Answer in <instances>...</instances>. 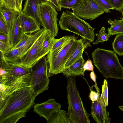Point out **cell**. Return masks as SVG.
<instances>
[{
  "label": "cell",
  "instance_id": "6da1fadb",
  "mask_svg": "<svg viewBox=\"0 0 123 123\" xmlns=\"http://www.w3.org/2000/svg\"><path fill=\"white\" fill-rule=\"evenodd\" d=\"M31 80L0 87V123H15L25 117L35 104L36 97L30 85Z\"/></svg>",
  "mask_w": 123,
  "mask_h": 123
},
{
  "label": "cell",
  "instance_id": "7a4b0ae2",
  "mask_svg": "<svg viewBox=\"0 0 123 123\" xmlns=\"http://www.w3.org/2000/svg\"><path fill=\"white\" fill-rule=\"evenodd\" d=\"M92 55L94 65L104 77L123 79V67L113 51L97 48Z\"/></svg>",
  "mask_w": 123,
  "mask_h": 123
},
{
  "label": "cell",
  "instance_id": "3957f363",
  "mask_svg": "<svg viewBox=\"0 0 123 123\" xmlns=\"http://www.w3.org/2000/svg\"><path fill=\"white\" fill-rule=\"evenodd\" d=\"M75 77H67V116L71 123H90V114L84 107L76 86Z\"/></svg>",
  "mask_w": 123,
  "mask_h": 123
},
{
  "label": "cell",
  "instance_id": "277c9868",
  "mask_svg": "<svg viewBox=\"0 0 123 123\" xmlns=\"http://www.w3.org/2000/svg\"><path fill=\"white\" fill-rule=\"evenodd\" d=\"M59 23L60 28L62 30L77 34L90 43L94 41L95 29L73 12L68 10L63 11Z\"/></svg>",
  "mask_w": 123,
  "mask_h": 123
},
{
  "label": "cell",
  "instance_id": "5b68a950",
  "mask_svg": "<svg viewBox=\"0 0 123 123\" xmlns=\"http://www.w3.org/2000/svg\"><path fill=\"white\" fill-rule=\"evenodd\" d=\"M0 68L6 72L5 76L0 78V84L9 86L21 80L31 79V68L25 66L22 62L13 63L8 62L1 52Z\"/></svg>",
  "mask_w": 123,
  "mask_h": 123
},
{
  "label": "cell",
  "instance_id": "8992f818",
  "mask_svg": "<svg viewBox=\"0 0 123 123\" xmlns=\"http://www.w3.org/2000/svg\"><path fill=\"white\" fill-rule=\"evenodd\" d=\"M46 57L41 59L31 68L30 85L35 96L48 90L49 80Z\"/></svg>",
  "mask_w": 123,
  "mask_h": 123
},
{
  "label": "cell",
  "instance_id": "52a82bcc",
  "mask_svg": "<svg viewBox=\"0 0 123 123\" xmlns=\"http://www.w3.org/2000/svg\"><path fill=\"white\" fill-rule=\"evenodd\" d=\"M77 38L74 36H70L60 49L57 51L49 52L47 54L46 57L48 66L49 77L63 72L67 56Z\"/></svg>",
  "mask_w": 123,
  "mask_h": 123
},
{
  "label": "cell",
  "instance_id": "ba28073f",
  "mask_svg": "<svg viewBox=\"0 0 123 123\" xmlns=\"http://www.w3.org/2000/svg\"><path fill=\"white\" fill-rule=\"evenodd\" d=\"M56 11L48 1L39 4V16L42 26L46 30L50 31L54 37L57 35L59 29Z\"/></svg>",
  "mask_w": 123,
  "mask_h": 123
},
{
  "label": "cell",
  "instance_id": "9c48e42d",
  "mask_svg": "<svg viewBox=\"0 0 123 123\" xmlns=\"http://www.w3.org/2000/svg\"><path fill=\"white\" fill-rule=\"evenodd\" d=\"M46 32V31L45 30L22 59V63L25 66L31 68L41 59L48 54L42 49L43 44L45 37Z\"/></svg>",
  "mask_w": 123,
  "mask_h": 123
},
{
  "label": "cell",
  "instance_id": "30bf717a",
  "mask_svg": "<svg viewBox=\"0 0 123 123\" xmlns=\"http://www.w3.org/2000/svg\"><path fill=\"white\" fill-rule=\"evenodd\" d=\"M72 9L73 12L80 18L91 21L105 13L93 0H82L81 5Z\"/></svg>",
  "mask_w": 123,
  "mask_h": 123
},
{
  "label": "cell",
  "instance_id": "8fae6325",
  "mask_svg": "<svg viewBox=\"0 0 123 123\" xmlns=\"http://www.w3.org/2000/svg\"><path fill=\"white\" fill-rule=\"evenodd\" d=\"M61 107V105L55 99L50 98L44 102L35 105L33 111L47 121L54 112L60 109Z\"/></svg>",
  "mask_w": 123,
  "mask_h": 123
},
{
  "label": "cell",
  "instance_id": "7c38bea8",
  "mask_svg": "<svg viewBox=\"0 0 123 123\" xmlns=\"http://www.w3.org/2000/svg\"><path fill=\"white\" fill-rule=\"evenodd\" d=\"M100 96L97 100L92 102L91 114L98 123H110L111 118L109 117L106 106L101 101Z\"/></svg>",
  "mask_w": 123,
  "mask_h": 123
},
{
  "label": "cell",
  "instance_id": "4fadbf2b",
  "mask_svg": "<svg viewBox=\"0 0 123 123\" xmlns=\"http://www.w3.org/2000/svg\"><path fill=\"white\" fill-rule=\"evenodd\" d=\"M75 41V47L65 65V69L73 64L80 56L82 55L84 51L87 48L91 46L89 42L82 39L78 40L77 39Z\"/></svg>",
  "mask_w": 123,
  "mask_h": 123
},
{
  "label": "cell",
  "instance_id": "5bb4252c",
  "mask_svg": "<svg viewBox=\"0 0 123 123\" xmlns=\"http://www.w3.org/2000/svg\"><path fill=\"white\" fill-rule=\"evenodd\" d=\"M24 32L32 34L40 30L41 25L34 18L22 12L18 15Z\"/></svg>",
  "mask_w": 123,
  "mask_h": 123
},
{
  "label": "cell",
  "instance_id": "9a60e30c",
  "mask_svg": "<svg viewBox=\"0 0 123 123\" xmlns=\"http://www.w3.org/2000/svg\"><path fill=\"white\" fill-rule=\"evenodd\" d=\"M41 0H26L22 12L35 18L42 26L39 16V5Z\"/></svg>",
  "mask_w": 123,
  "mask_h": 123
},
{
  "label": "cell",
  "instance_id": "2e32d148",
  "mask_svg": "<svg viewBox=\"0 0 123 123\" xmlns=\"http://www.w3.org/2000/svg\"><path fill=\"white\" fill-rule=\"evenodd\" d=\"M85 61L82 55L72 65L65 68L63 72V74L67 77L70 76L76 77L81 75L84 76L83 67Z\"/></svg>",
  "mask_w": 123,
  "mask_h": 123
},
{
  "label": "cell",
  "instance_id": "e0dca14e",
  "mask_svg": "<svg viewBox=\"0 0 123 123\" xmlns=\"http://www.w3.org/2000/svg\"><path fill=\"white\" fill-rule=\"evenodd\" d=\"M24 33L19 18L18 16L14 22L9 34L12 48L19 42Z\"/></svg>",
  "mask_w": 123,
  "mask_h": 123
},
{
  "label": "cell",
  "instance_id": "ac0fdd59",
  "mask_svg": "<svg viewBox=\"0 0 123 123\" xmlns=\"http://www.w3.org/2000/svg\"><path fill=\"white\" fill-rule=\"evenodd\" d=\"M18 14V12L15 10L7 8L4 6H0V15L2 17L6 24L9 34Z\"/></svg>",
  "mask_w": 123,
  "mask_h": 123
},
{
  "label": "cell",
  "instance_id": "d6986e66",
  "mask_svg": "<svg viewBox=\"0 0 123 123\" xmlns=\"http://www.w3.org/2000/svg\"><path fill=\"white\" fill-rule=\"evenodd\" d=\"M47 121L48 123H71L67 115V112L63 110L54 112Z\"/></svg>",
  "mask_w": 123,
  "mask_h": 123
},
{
  "label": "cell",
  "instance_id": "ffe728a7",
  "mask_svg": "<svg viewBox=\"0 0 123 123\" xmlns=\"http://www.w3.org/2000/svg\"><path fill=\"white\" fill-rule=\"evenodd\" d=\"M111 27L107 29L108 33L112 35L123 34V20L115 19L113 21L110 19L107 21Z\"/></svg>",
  "mask_w": 123,
  "mask_h": 123
},
{
  "label": "cell",
  "instance_id": "44dd1931",
  "mask_svg": "<svg viewBox=\"0 0 123 123\" xmlns=\"http://www.w3.org/2000/svg\"><path fill=\"white\" fill-rule=\"evenodd\" d=\"M46 31L45 38L43 42L42 49L48 54L58 39H55L49 31Z\"/></svg>",
  "mask_w": 123,
  "mask_h": 123
},
{
  "label": "cell",
  "instance_id": "7402d4cb",
  "mask_svg": "<svg viewBox=\"0 0 123 123\" xmlns=\"http://www.w3.org/2000/svg\"><path fill=\"white\" fill-rule=\"evenodd\" d=\"M113 51L119 56L123 55V34H117L112 43Z\"/></svg>",
  "mask_w": 123,
  "mask_h": 123
},
{
  "label": "cell",
  "instance_id": "603a6c76",
  "mask_svg": "<svg viewBox=\"0 0 123 123\" xmlns=\"http://www.w3.org/2000/svg\"><path fill=\"white\" fill-rule=\"evenodd\" d=\"M22 0H6L5 7L7 8L16 11L19 15L22 12Z\"/></svg>",
  "mask_w": 123,
  "mask_h": 123
},
{
  "label": "cell",
  "instance_id": "cb8c5ba5",
  "mask_svg": "<svg viewBox=\"0 0 123 123\" xmlns=\"http://www.w3.org/2000/svg\"><path fill=\"white\" fill-rule=\"evenodd\" d=\"M82 0H59V4L61 8L72 9L81 5Z\"/></svg>",
  "mask_w": 123,
  "mask_h": 123
},
{
  "label": "cell",
  "instance_id": "d4e9b609",
  "mask_svg": "<svg viewBox=\"0 0 123 123\" xmlns=\"http://www.w3.org/2000/svg\"><path fill=\"white\" fill-rule=\"evenodd\" d=\"M95 35L97 37V39L95 41L92 42V43L94 45H97L100 43H103L108 40L109 38L111 35L108 33H106L105 27H102L100 29L98 33H96Z\"/></svg>",
  "mask_w": 123,
  "mask_h": 123
},
{
  "label": "cell",
  "instance_id": "484cf974",
  "mask_svg": "<svg viewBox=\"0 0 123 123\" xmlns=\"http://www.w3.org/2000/svg\"><path fill=\"white\" fill-rule=\"evenodd\" d=\"M108 83L106 79L104 80L102 86V92L100 96L101 102L107 106L108 104Z\"/></svg>",
  "mask_w": 123,
  "mask_h": 123
},
{
  "label": "cell",
  "instance_id": "4316f807",
  "mask_svg": "<svg viewBox=\"0 0 123 123\" xmlns=\"http://www.w3.org/2000/svg\"><path fill=\"white\" fill-rule=\"evenodd\" d=\"M104 11L108 13L111 10H114L109 0H93Z\"/></svg>",
  "mask_w": 123,
  "mask_h": 123
},
{
  "label": "cell",
  "instance_id": "83f0119b",
  "mask_svg": "<svg viewBox=\"0 0 123 123\" xmlns=\"http://www.w3.org/2000/svg\"><path fill=\"white\" fill-rule=\"evenodd\" d=\"M70 36V35H67L59 39L50 52L53 51L56 49L61 48Z\"/></svg>",
  "mask_w": 123,
  "mask_h": 123
},
{
  "label": "cell",
  "instance_id": "f1b7e54d",
  "mask_svg": "<svg viewBox=\"0 0 123 123\" xmlns=\"http://www.w3.org/2000/svg\"><path fill=\"white\" fill-rule=\"evenodd\" d=\"M114 10L119 12L123 11V0H109Z\"/></svg>",
  "mask_w": 123,
  "mask_h": 123
},
{
  "label": "cell",
  "instance_id": "f546056e",
  "mask_svg": "<svg viewBox=\"0 0 123 123\" xmlns=\"http://www.w3.org/2000/svg\"><path fill=\"white\" fill-rule=\"evenodd\" d=\"M0 32L9 35L6 24L2 17L0 15Z\"/></svg>",
  "mask_w": 123,
  "mask_h": 123
},
{
  "label": "cell",
  "instance_id": "4dcf8cb0",
  "mask_svg": "<svg viewBox=\"0 0 123 123\" xmlns=\"http://www.w3.org/2000/svg\"><path fill=\"white\" fill-rule=\"evenodd\" d=\"M12 48L11 45L0 41V52L3 55Z\"/></svg>",
  "mask_w": 123,
  "mask_h": 123
},
{
  "label": "cell",
  "instance_id": "1f68e13d",
  "mask_svg": "<svg viewBox=\"0 0 123 123\" xmlns=\"http://www.w3.org/2000/svg\"><path fill=\"white\" fill-rule=\"evenodd\" d=\"M0 41L11 46L9 34L0 32Z\"/></svg>",
  "mask_w": 123,
  "mask_h": 123
},
{
  "label": "cell",
  "instance_id": "d6a6232c",
  "mask_svg": "<svg viewBox=\"0 0 123 123\" xmlns=\"http://www.w3.org/2000/svg\"><path fill=\"white\" fill-rule=\"evenodd\" d=\"M90 92L89 94V98L92 101L97 100L100 96V92H96L92 90V88H90Z\"/></svg>",
  "mask_w": 123,
  "mask_h": 123
},
{
  "label": "cell",
  "instance_id": "836d02e7",
  "mask_svg": "<svg viewBox=\"0 0 123 123\" xmlns=\"http://www.w3.org/2000/svg\"><path fill=\"white\" fill-rule=\"evenodd\" d=\"M83 68L84 73L86 70L90 71L93 70L94 67L90 59L88 60L84 63Z\"/></svg>",
  "mask_w": 123,
  "mask_h": 123
},
{
  "label": "cell",
  "instance_id": "e575fe53",
  "mask_svg": "<svg viewBox=\"0 0 123 123\" xmlns=\"http://www.w3.org/2000/svg\"><path fill=\"white\" fill-rule=\"evenodd\" d=\"M41 2L45 1H48L54 7L57 11H61L62 8L57 0H41Z\"/></svg>",
  "mask_w": 123,
  "mask_h": 123
},
{
  "label": "cell",
  "instance_id": "d590c367",
  "mask_svg": "<svg viewBox=\"0 0 123 123\" xmlns=\"http://www.w3.org/2000/svg\"><path fill=\"white\" fill-rule=\"evenodd\" d=\"M90 77L91 79L94 81L95 83V85H93V86L95 87L97 92H99L100 89L98 87L96 81V76L93 70L90 73Z\"/></svg>",
  "mask_w": 123,
  "mask_h": 123
},
{
  "label": "cell",
  "instance_id": "8d00e7d4",
  "mask_svg": "<svg viewBox=\"0 0 123 123\" xmlns=\"http://www.w3.org/2000/svg\"><path fill=\"white\" fill-rule=\"evenodd\" d=\"M6 0H0V6H5Z\"/></svg>",
  "mask_w": 123,
  "mask_h": 123
},
{
  "label": "cell",
  "instance_id": "74e56055",
  "mask_svg": "<svg viewBox=\"0 0 123 123\" xmlns=\"http://www.w3.org/2000/svg\"><path fill=\"white\" fill-rule=\"evenodd\" d=\"M119 109L123 111V106H119Z\"/></svg>",
  "mask_w": 123,
  "mask_h": 123
},
{
  "label": "cell",
  "instance_id": "f35d334b",
  "mask_svg": "<svg viewBox=\"0 0 123 123\" xmlns=\"http://www.w3.org/2000/svg\"><path fill=\"white\" fill-rule=\"evenodd\" d=\"M121 13H122V18H121L120 19H121L123 20V11L121 12Z\"/></svg>",
  "mask_w": 123,
  "mask_h": 123
},
{
  "label": "cell",
  "instance_id": "ab89813d",
  "mask_svg": "<svg viewBox=\"0 0 123 123\" xmlns=\"http://www.w3.org/2000/svg\"><path fill=\"white\" fill-rule=\"evenodd\" d=\"M57 0V1L59 3V0Z\"/></svg>",
  "mask_w": 123,
  "mask_h": 123
},
{
  "label": "cell",
  "instance_id": "60d3db41",
  "mask_svg": "<svg viewBox=\"0 0 123 123\" xmlns=\"http://www.w3.org/2000/svg\"><path fill=\"white\" fill-rule=\"evenodd\" d=\"M22 1H23V0H22Z\"/></svg>",
  "mask_w": 123,
  "mask_h": 123
}]
</instances>
